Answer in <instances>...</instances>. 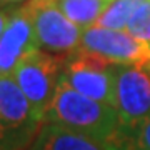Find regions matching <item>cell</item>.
<instances>
[{"instance_id": "obj_16", "label": "cell", "mask_w": 150, "mask_h": 150, "mask_svg": "<svg viewBox=\"0 0 150 150\" xmlns=\"http://www.w3.org/2000/svg\"><path fill=\"white\" fill-rule=\"evenodd\" d=\"M145 69H147V70L150 72V64H147V65H145Z\"/></svg>"}, {"instance_id": "obj_7", "label": "cell", "mask_w": 150, "mask_h": 150, "mask_svg": "<svg viewBox=\"0 0 150 150\" xmlns=\"http://www.w3.org/2000/svg\"><path fill=\"white\" fill-rule=\"evenodd\" d=\"M115 110L122 125L150 118V72L140 65H117Z\"/></svg>"}, {"instance_id": "obj_1", "label": "cell", "mask_w": 150, "mask_h": 150, "mask_svg": "<svg viewBox=\"0 0 150 150\" xmlns=\"http://www.w3.org/2000/svg\"><path fill=\"white\" fill-rule=\"evenodd\" d=\"M43 123H55L105 145L112 144L122 125L115 107L82 95L64 80H60Z\"/></svg>"}, {"instance_id": "obj_13", "label": "cell", "mask_w": 150, "mask_h": 150, "mask_svg": "<svg viewBox=\"0 0 150 150\" xmlns=\"http://www.w3.org/2000/svg\"><path fill=\"white\" fill-rule=\"evenodd\" d=\"M125 30L140 40L150 42V0H144L139 5L130 17Z\"/></svg>"}, {"instance_id": "obj_4", "label": "cell", "mask_w": 150, "mask_h": 150, "mask_svg": "<svg viewBox=\"0 0 150 150\" xmlns=\"http://www.w3.org/2000/svg\"><path fill=\"white\" fill-rule=\"evenodd\" d=\"M115 72L117 65L110 60L79 48L64 60L60 80L92 100L115 107Z\"/></svg>"}, {"instance_id": "obj_11", "label": "cell", "mask_w": 150, "mask_h": 150, "mask_svg": "<svg viewBox=\"0 0 150 150\" xmlns=\"http://www.w3.org/2000/svg\"><path fill=\"white\" fill-rule=\"evenodd\" d=\"M108 147L112 150H150V118L134 125H120Z\"/></svg>"}, {"instance_id": "obj_9", "label": "cell", "mask_w": 150, "mask_h": 150, "mask_svg": "<svg viewBox=\"0 0 150 150\" xmlns=\"http://www.w3.org/2000/svg\"><path fill=\"white\" fill-rule=\"evenodd\" d=\"M27 150H112L108 145L93 140L87 135L77 134L74 130L43 123L37 137L27 147Z\"/></svg>"}, {"instance_id": "obj_6", "label": "cell", "mask_w": 150, "mask_h": 150, "mask_svg": "<svg viewBox=\"0 0 150 150\" xmlns=\"http://www.w3.org/2000/svg\"><path fill=\"white\" fill-rule=\"evenodd\" d=\"M80 48L110 60L115 65L150 64V42L134 37L127 30H112L100 25L83 28Z\"/></svg>"}, {"instance_id": "obj_3", "label": "cell", "mask_w": 150, "mask_h": 150, "mask_svg": "<svg viewBox=\"0 0 150 150\" xmlns=\"http://www.w3.org/2000/svg\"><path fill=\"white\" fill-rule=\"evenodd\" d=\"M22 7L32 20L43 52L67 60L80 48L83 28L75 25L60 10L57 0H27Z\"/></svg>"}, {"instance_id": "obj_10", "label": "cell", "mask_w": 150, "mask_h": 150, "mask_svg": "<svg viewBox=\"0 0 150 150\" xmlns=\"http://www.w3.org/2000/svg\"><path fill=\"white\" fill-rule=\"evenodd\" d=\"M113 0H57L60 10L80 28L95 25Z\"/></svg>"}, {"instance_id": "obj_12", "label": "cell", "mask_w": 150, "mask_h": 150, "mask_svg": "<svg viewBox=\"0 0 150 150\" xmlns=\"http://www.w3.org/2000/svg\"><path fill=\"white\" fill-rule=\"evenodd\" d=\"M144 0H113L108 5V8L103 12L97 25L112 30H125L130 17L139 8V5Z\"/></svg>"}, {"instance_id": "obj_15", "label": "cell", "mask_w": 150, "mask_h": 150, "mask_svg": "<svg viewBox=\"0 0 150 150\" xmlns=\"http://www.w3.org/2000/svg\"><path fill=\"white\" fill-rule=\"evenodd\" d=\"M20 2H27V0H0L2 5H10V4H20Z\"/></svg>"}, {"instance_id": "obj_5", "label": "cell", "mask_w": 150, "mask_h": 150, "mask_svg": "<svg viewBox=\"0 0 150 150\" xmlns=\"http://www.w3.org/2000/svg\"><path fill=\"white\" fill-rule=\"evenodd\" d=\"M62 69L64 60L38 48L32 55H28L12 75L23 95L32 103L35 113L43 122L59 88Z\"/></svg>"}, {"instance_id": "obj_14", "label": "cell", "mask_w": 150, "mask_h": 150, "mask_svg": "<svg viewBox=\"0 0 150 150\" xmlns=\"http://www.w3.org/2000/svg\"><path fill=\"white\" fill-rule=\"evenodd\" d=\"M10 15H12V10H5L4 7H0V35L4 33L5 27L8 25V20H10Z\"/></svg>"}, {"instance_id": "obj_2", "label": "cell", "mask_w": 150, "mask_h": 150, "mask_svg": "<svg viewBox=\"0 0 150 150\" xmlns=\"http://www.w3.org/2000/svg\"><path fill=\"white\" fill-rule=\"evenodd\" d=\"M42 125L13 77H0V150H27Z\"/></svg>"}, {"instance_id": "obj_8", "label": "cell", "mask_w": 150, "mask_h": 150, "mask_svg": "<svg viewBox=\"0 0 150 150\" xmlns=\"http://www.w3.org/2000/svg\"><path fill=\"white\" fill-rule=\"evenodd\" d=\"M38 48L40 45L28 13L23 7L12 10L8 25L0 35V77L13 75L17 67Z\"/></svg>"}]
</instances>
